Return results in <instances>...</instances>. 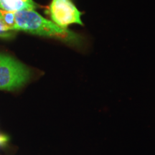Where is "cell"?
Masks as SVG:
<instances>
[{
	"label": "cell",
	"instance_id": "8992f818",
	"mask_svg": "<svg viewBox=\"0 0 155 155\" xmlns=\"http://www.w3.org/2000/svg\"><path fill=\"white\" fill-rule=\"evenodd\" d=\"M15 31L9 29L8 27L0 19V38H10L14 35Z\"/></svg>",
	"mask_w": 155,
	"mask_h": 155
},
{
	"label": "cell",
	"instance_id": "5b68a950",
	"mask_svg": "<svg viewBox=\"0 0 155 155\" xmlns=\"http://www.w3.org/2000/svg\"><path fill=\"white\" fill-rule=\"evenodd\" d=\"M0 19L7 25L10 30L15 31V12L5 11L0 8Z\"/></svg>",
	"mask_w": 155,
	"mask_h": 155
},
{
	"label": "cell",
	"instance_id": "7a4b0ae2",
	"mask_svg": "<svg viewBox=\"0 0 155 155\" xmlns=\"http://www.w3.org/2000/svg\"><path fill=\"white\" fill-rule=\"evenodd\" d=\"M30 77L29 68L10 55L0 53V90L20 88L28 82Z\"/></svg>",
	"mask_w": 155,
	"mask_h": 155
},
{
	"label": "cell",
	"instance_id": "277c9868",
	"mask_svg": "<svg viewBox=\"0 0 155 155\" xmlns=\"http://www.w3.org/2000/svg\"><path fill=\"white\" fill-rule=\"evenodd\" d=\"M38 7L33 0H0V8L12 12L25 9H35Z\"/></svg>",
	"mask_w": 155,
	"mask_h": 155
},
{
	"label": "cell",
	"instance_id": "6da1fadb",
	"mask_svg": "<svg viewBox=\"0 0 155 155\" xmlns=\"http://www.w3.org/2000/svg\"><path fill=\"white\" fill-rule=\"evenodd\" d=\"M15 30L48 38L72 45H81L82 38L75 32L63 29L52 21L44 18L35 9H25L15 12Z\"/></svg>",
	"mask_w": 155,
	"mask_h": 155
},
{
	"label": "cell",
	"instance_id": "3957f363",
	"mask_svg": "<svg viewBox=\"0 0 155 155\" xmlns=\"http://www.w3.org/2000/svg\"><path fill=\"white\" fill-rule=\"evenodd\" d=\"M48 12L52 21L63 29L73 24L83 25L82 13L71 0H52Z\"/></svg>",
	"mask_w": 155,
	"mask_h": 155
}]
</instances>
